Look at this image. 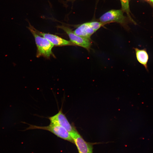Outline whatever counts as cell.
Listing matches in <instances>:
<instances>
[{"instance_id":"1","label":"cell","mask_w":153,"mask_h":153,"mask_svg":"<svg viewBox=\"0 0 153 153\" xmlns=\"http://www.w3.org/2000/svg\"><path fill=\"white\" fill-rule=\"evenodd\" d=\"M28 28L35 38L37 48L36 57L43 56L48 58L51 56H54L52 51L54 45L46 39L39 35L35 29L30 24Z\"/></svg>"},{"instance_id":"2","label":"cell","mask_w":153,"mask_h":153,"mask_svg":"<svg viewBox=\"0 0 153 153\" xmlns=\"http://www.w3.org/2000/svg\"><path fill=\"white\" fill-rule=\"evenodd\" d=\"M22 123L27 124L29 125L28 127L23 131L33 129L46 130L51 132L59 138L74 143L69 133L63 128L58 125L50 123L48 126H40L29 124L25 122Z\"/></svg>"},{"instance_id":"3","label":"cell","mask_w":153,"mask_h":153,"mask_svg":"<svg viewBox=\"0 0 153 153\" xmlns=\"http://www.w3.org/2000/svg\"><path fill=\"white\" fill-rule=\"evenodd\" d=\"M100 22L107 24L116 22L125 26L126 23L125 17L122 10L112 9L103 14L99 18Z\"/></svg>"},{"instance_id":"4","label":"cell","mask_w":153,"mask_h":153,"mask_svg":"<svg viewBox=\"0 0 153 153\" xmlns=\"http://www.w3.org/2000/svg\"><path fill=\"white\" fill-rule=\"evenodd\" d=\"M59 28L63 30L68 35L70 41L74 45L82 47L88 51L90 50L92 45L91 39H86L75 34L69 28L64 26H59Z\"/></svg>"},{"instance_id":"5","label":"cell","mask_w":153,"mask_h":153,"mask_svg":"<svg viewBox=\"0 0 153 153\" xmlns=\"http://www.w3.org/2000/svg\"><path fill=\"white\" fill-rule=\"evenodd\" d=\"M50 123L59 125L65 128L69 133L77 130L74 124H70L63 112L62 108L55 115L48 118Z\"/></svg>"},{"instance_id":"6","label":"cell","mask_w":153,"mask_h":153,"mask_svg":"<svg viewBox=\"0 0 153 153\" xmlns=\"http://www.w3.org/2000/svg\"><path fill=\"white\" fill-rule=\"evenodd\" d=\"M69 133L79 153H93V144L86 141L77 130Z\"/></svg>"},{"instance_id":"7","label":"cell","mask_w":153,"mask_h":153,"mask_svg":"<svg viewBox=\"0 0 153 153\" xmlns=\"http://www.w3.org/2000/svg\"><path fill=\"white\" fill-rule=\"evenodd\" d=\"M36 32L40 35L45 38L49 41L54 45L64 46L74 45L71 42L56 35L40 32L35 29Z\"/></svg>"},{"instance_id":"8","label":"cell","mask_w":153,"mask_h":153,"mask_svg":"<svg viewBox=\"0 0 153 153\" xmlns=\"http://www.w3.org/2000/svg\"><path fill=\"white\" fill-rule=\"evenodd\" d=\"M95 32L89 26L88 22L80 25L73 31L76 35L89 39H91V36Z\"/></svg>"},{"instance_id":"9","label":"cell","mask_w":153,"mask_h":153,"mask_svg":"<svg viewBox=\"0 0 153 153\" xmlns=\"http://www.w3.org/2000/svg\"><path fill=\"white\" fill-rule=\"evenodd\" d=\"M137 61L148 71V63L149 59L148 54L146 48L140 49L134 48Z\"/></svg>"},{"instance_id":"10","label":"cell","mask_w":153,"mask_h":153,"mask_svg":"<svg viewBox=\"0 0 153 153\" xmlns=\"http://www.w3.org/2000/svg\"><path fill=\"white\" fill-rule=\"evenodd\" d=\"M120 1L121 3L122 10L123 12L126 13L130 19L133 22L130 15L129 0H120Z\"/></svg>"},{"instance_id":"11","label":"cell","mask_w":153,"mask_h":153,"mask_svg":"<svg viewBox=\"0 0 153 153\" xmlns=\"http://www.w3.org/2000/svg\"><path fill=\"white\" fill-rule=\"evenodd\" d=\"M90 27L95 31L100 27L106 24V23L97 21L88 22Z\"/></svg>"},{"instance_id":"12","label":"cell","mask_w":153,"mask_h":153,"mask_svg":"<svg viewBox=\"0 0 153 153\" xmlns=\"http://www.w3.org/2000/svg\"><path fill=\"white\" fill-rule=\"evenodd\" d=\"M153 3V0H148Z\"/></svg>"},{"instance_id":"13","label":"cell","mask_w":153,"mask_h":153,"mask_svg":"<svg viewBox=\"0 0 153 153\" xmlns=\"http://www.w3.org/2000/svg\"></svg>"}]
</instances>
